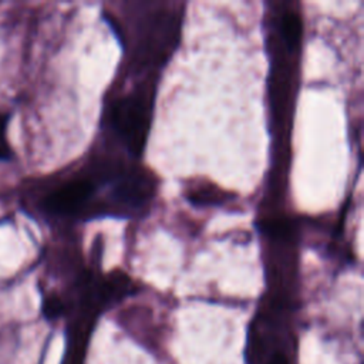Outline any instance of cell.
Listing matches in <instances>:
<instances>
[{"label": "cell", "mask_w": 364, "mask_h": 364, "mask_svg": "<svg viewBox=\"0 0 364 364\" xmlns=\"http://www.w3.org/2000/svg\"><path fill=\"white\" fill-rule=\"evenodd\" d=\"M263 364H290V360L286 353H277L273 357H270L267 361H264Z\"/></svg>", "instance_id": "cell-5"}, {"label": "cell", "mask_w": 364, "mask_h": 364, "mask_svg": "<svg viewBox=\"0 0 364 364\" xmlns=\"http://www.w3.org/2000/svg\"><path fill=\"white\" fill-rule=\"evenodd\" d=\"M95 182L97 181L91 176H82L68 181L67 183L58 186L51 193H48L43 200V206L48 212L58 215L77 213L80 210H84L87 205H90V200L97 189Z\"/></svg>", "instance_id": "cell-2"}, {"label": "cell", "mask_w": 364, "mask_h": 364, "mask_svg": "<svg viewBox=\"0 0 364 364\" xmlns=\"http://www.w3.org/2000/svg\"><path fill=\"white\" fill-rule=\"evenodd\" d=\"M152 98L154 84L148 78L111 104L109 121L114 132L134 154H138L145 144Z\"/></svg>", "instance_id": "cell-1"}, {"label": "cell", "mask_w": 364, "mask_h": 364, "mask_svg": "<svg viewBox=\"0 0 364 364\" xmlns=\"http://www.w3.org/2000/svg\"><path fill=\"white\" fill-rule=\"evenodd\" d=\"M10 115L7 112H0V142L4 141V132L7 129Z\"/></svg>", "instance_id": "cell-6"}, {"label": "cell", "mask_w": 364, "mask_h": 364, "mask_svg": "<svg viewBox=\"0 0 364 364\" xmlns=\"http://www.w3.org/2000/svg\"><path fill=\"white\" fill-rule=\"evenodd\" d=\"M11 158V148L6 141L0 142V161H7Z\"/></svg>", "instance_id": "cell-7"}, {"label": "cell", "mask_w": 364, "mask_h": 364, "mask_svg": "<svg viewBox=\"0 0 364 364\" xmlns=\"http://www.w3.org/2000/svg\"><path fill=\"white\" fill-rule=\"evenodd\" d=\"M64 310V306H63V301L57 297V296H48L44 299L43 301V314L47 317V318H55L58 317Z\"/></svg>", "instance_id": "cell-4"}, {"label": "cell", "mask_w": 364, "mask_h": 364, "mask_svg": "<svg viewBox=\"0 0 364 364\" xmlns=\"http://www.w3.org/2000/svg\"><path fill=\"white\" fill-rule=\"evenodd\" d=\"M188 193L191 195V199L193 202H213V200H219V198H223V193H218V188L216 186H208L205 183H202L200 186H193L191 188V191H188Z\"/></svg>", "instance_id": "cell-3"}]
</instances>
